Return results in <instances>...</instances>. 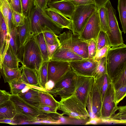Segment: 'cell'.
I'll use <instances>...</instances> for the list:
<instances>
[{
    "mask_svg": "<svg viewBox=\"0 0 126 126\" xmlns=\"http://www.w3.org/2000/svg\"><path fill=\"white\" fill-rule=\"evenodd\" d=\"M126 67V45L124 43L109 49L107 56V74L111 81Z\"/></svg>",
    "mask_w": 126,
    "mask_h": 126,
    "instance_id": "cell-3",
    "label": "cell"
},
{
    "mask_svg": "<svg viewBox=\"0 0 126 126\" xmlns=\"http://www.w3.org/2000/svg\"><path fill=\"white\" fill-rule=\"evenodd\" d=\"M17 28L19 49L25 44L32 35L28 17H26L25 24L24 25Z\"/></svg>",
    "mask_w": 126,
    "mask_h": 126,
    "instance_id": "cell-25",
    "label": "cell"
},
{
    "mask_svg": "<svg viewBox=\"0 0 126 126\" xmlns=\"http://www.w3.org/2000/svg\"><path fill=\"white\" fill-rule=\"evenodd\" d=\"M28 17L31 34L36 35L46 32L59 35L63 30L49 17L45 12L38 7L33 6Z\"/></svg>",
    "mask_w": 126,
    "mask_h": 126,
    "instance_id": "cell-2",
    "label": "cell"
},
{
    "mask_svg": "<svg viewBox=\"0 0 126 126\" xmlns=\"http://www.w3.org/2000/svg\"><path fill=\"white\" fill-rule=\"evenodd\" d=\"M86 42L88 45V59H94L97 51L96 41L92 39Z\"/></svg>",
    "mask_w": 126,
    "mask_h": 126,
    "instance_id": "cell-44",
    "label": "cell"
},
{
    "mask_svg": "<svg viewBox=\"0 0 126 126\" xmlns=\"http://www.w3.org/2000/svg\"><path fill=\"white\" fill-rule=\"evenodd\" d=\"M9 34V46L14 52L17 55L19 49V44L17 28L13 27L10 32Z\"/></svg>",
    "mask_w": 126,
    "mask_h": 126,
    "instance_id": "cell-33",
    "label": "cell"
},
{
    "mask_svg": "<svg viewBox=\"0 0 126 126\" xmlns=\"http://www.w3.org/2000/svg\"><path fill=\"white\" fill-rule=\"evenodd\" d=\"M0 123H4L14 125L13 119L0 118Z\"/></svg>",
    "mask_w": 126,
    "mask_h": 126,
    "instance_id": "cell-54",
    "label": "cell"
},
{
    "mask_svg": "<svg viewBox=\"0 0 126 126\" xmlns=\"http://www.w3.org/2000/svg\"><path fill=\"white\" fill-rule=\"evenodd\" d=\"M96 45L97 50L106 46H110L106 33L101 30L100 31L97 38Z\"/></svg>",
    "mask_w": 126,
    "mask_h": 126,
    "instance_id": "cell-38",
    "label": "cell"
},
{
    "mask_svg": "<svg viewBox=\"0 0 126 126\" xmlns=\"http://www.w3.org/2000/svg\"><path fill=\"white\" fill-rule=\"evenodd\" d=\"M94 79L93 76L77 74L76 89L74 94L86 107L87 98Z\"/></svg>",
    "mask_w": 126,
    "mask_h": 126,
    "instance_id": "cell-11",
    "label": "cell"
},
{
    "mask_svg": "<svg viewBox=\"0 0 126 126\" xmlns=\"http://www.w3.org/2000/svg\"><path fill=\"white\" fill-rule=\"evenodd\" d=\"M23 15L28 17L33 6V0H21Z\"/></svg>",
    "mask_w": 126,
    "mask_h": 126,
    "instance_id": "cell-42",
    "label": "cell"
},
{
    "mask_svg": "<svg viewBox=\"0 0 126 126\" xmlns=\"http://www.w3.org/2000/svg\"><path fill=\"white\" fill-rule=\"evenodd\" d=\"M10 36L8 35L4 16L0 11V51L2 64L3 59L9 46Z\"/></svg>",
    "mask_w": 126,
    "mask_h": 126,
    "instance_id": "cell-19",
    "label": "cell"
},
{
    "mask_svg": "<svg viewBox=\"0 0 126 126\" xmlns=\"http://www.w3.org/2000/svg\"><path fill=\"white\" fill-rule=\"evenodd\" d=\"M118 10L123 32L126 33V0H118Z\"/></svg>",
    "mask_w": 126,
    "mask_h": 126,
    "instance_id": "cell-31",
    "label": "cell"
},
{
    "mask_svg": "<svg viewBox=\"0 0 126 126\" xmlns=\"http://www.w3.org/2000/svg\"><path fill=\"white\" fill-rule=\"evenodd\" d=\"M37 109L41 113V114L42 113H58L57 109L49 106L40 105Z\"/></svg>",
    "mask_w": 126,
    "mask_h": 126,
    "instance_id": "cell-47",
    "label": "cell"
},
{
    "mask_svg": "<svg viewBox=\"0 0 126 126\" xmlns=\"http://www.w3.org/2000/svg\"><path fill=\"white\" fill-rule=\"evenodd\" d=\"M126 95V84L123 85L115 90V100L117 105L123 99Z\"/></svg>",
    "mask_w": 126,
    "mask_h": 126,
    "instance_id": "cell-43",
    "label": "cell"
},
{
    "mask_svg": "<svg viewBox=\"0 0 126 126\" xmlns=\"http://www.w3.org/2000/svg\"><path fill=\"white\" fill-rule=\"evenodd\" d=\"M47 0V1H49V0Z\"/></svg>",
    "mask_w": 126,
    "mask_h": 126,
    "instance_id": "cell-58",
    "label": "cell"
},
{
    "mask_svg": "<svg viewBox=\"0 0 126 126\" xmlns=\"http://www.w3.org/2000/svg\"><path fill=\"white\" fill-rule=\"evenodd\" d=\"M107 56L102 58L98 63L93 76L94 79L98 78L107 73Z\"/></svg>",
    "mask_w": 126,
    "mask_h": 126,
    "instance_id": "cell-34",
    "label": "cell"
},
{
    "mask_svg": "<svg viewBox=\"0 0 126 126\" xmlns=\"http://www.w3.org/2000/svg\"><path fill=\"white\" fill-rule=\"evenodd\" d=\"M0 11L3 15L6 24L8 35L14 27L13 23L11 7L8 0H0Z\"/></svg>",
    "mask_w": 126,
    "mask_h": 126,
    "instance_id": "cell-21",
    "label": "cell"
},
{
    "mask_svg": "<svg viewBox=\"0 0 126 126\" xmlns=\"http://www.w3.org/2000/svg\"><path fill=\"white\" fill-rule=\"evenodd\" d=\"M24 66L12 68L2 64L0 70V74L3 77L4 82L8 83L13 79L19 78Z\"/></svg>",
    "mask_w": 126,
    "mask_h": 126,
    "instance_id": "cell-22",
    "label": "cell"
},
{
    "mask_svg": "<svg viewBox=\"0 0 126 126\" xmlns=\"http://www.w3.org/2000/svg\"><path fill=\"white\" fill-rule=\"evenodd\" d=\"M44 11L49 17L60 28H67L72 31L71 19L56 10L47 8Z\"/></svg>",
    "mask_w": 126,
    "mask_h": 126,
    "instance_id": "cell-16",
    "label": "cell"
},
{
    "mask_svg": "<svg viewBox=\"0 0 126 126\" xmlns=\"http://www.w3.org/2000/svg\"><path fill=\"white\" fill-rule=\"evenodd\" d=\"M118 112L115 113L110 118L122 122L123 124H126V106L118 107Z\"/></svg>",
    "mask_w": 126,
    "mask_h": 126,
    "instance_id": "cell-41",
    "label": "cell"
},
{
    "mask_svg": "<svg viewBox=\"0 0 126 126\" xmlns=\"http://www.w3.org/2000/svg\"><path fill=\"white\" fill-rule=\"evenodd\" d=\"M70 68L69 62L49 60L47 66V81L52 80L55 84Z\"/></svg>",
    "mask_w": 126,
    "mask_h": 126,
    "instance_id": "cell-13",
    "label": "cell"
},
{
    "mask_svg": "<svg viewBox=\"0 0 126 126\" xmlns=\"http://www.w3.org/2000/svg\"></svg>",
    "mask_w": 126,
    "mask_h": 126,
    "instance_id": "cell-60",
    "label": "cell"
},
{
    "mask_svg": "<svg viewBox=\"0 0 126 126\" xmlns=\"http://www.w3.org/2000/svg\"><path fill=\"white\" fill-rule=\"evenodd\" d=\"M43 62L48 61L50 60L47 45L43 33L35 35Z\"/></svg>",
    "mask_w": 126,
    "mask_h": 126,
    "instance_id": "cell-30",
    "label": "cell"
},
{
    "mask_svg": "<svg viewBox=\"0 0 126 126\" xmlns=\"http://www.w3.org/2000/svg\"><path fill=\"white\" fill-rule=\"evenodd\" d=\"M101 123V119L95 117L92 118L86 122L85 125H95Z\"/></svg>",
    "mask_w": 126,
    "mask_h": 126,
    "instance_id": "cell-53",
    "label": "cell"
},
{
    "mask_svg": "<svg viewBox=\"0 0 126 126\" xmlns=\"http://www.w3.org/2000/svg\"><path fill=\"white\" fill-rule=\"evenodd\" d=\"M48 51L50 58H51L56 48L58 46V45H50L46 43Z\"/></svg>",
    "mask_w": 126,
    "mask_h": 126,
    "instance_id": "cell-52",
    "label": "cell"
},
{
    "mask_svg": "<svg viewBox=\"0 0 126 126\" xmlns=\"http://www.w3.org/2000/svg\"><path fill=\"white\" fill-rule=\"evenodd\" d=\"M40 105L47 106L57 109L59 105V102L57 101L51 94L46 92L39 91Z\"/></svg>",
    "mask_w": 126,
    "mask_h": 126,
    "instance_id": "cell-28",
    "label": "cell"
},
{
    "mask_svg": "<svg viewBox=\"0 0 126 126\" xmlns=\"http://www.w3.org/2000/svg\"><path fill=\"white\" fill-rule=\"evenodd\" d=\"M69 62L71 68L77 74L93 77L98 63L94 59H89Z\"/></svg>",
    "mask_w": 126,
    "mask_h": 126,
    "instance_id": "cell-14",
    "label": "cell"
},
{
    "mask_svg": "<svg viewBox=\"0 0 126 126\" xmlns=\"http://www.w3.org/2000/svg\"><path fill=\"white\" fill-rule=\"evenodd\" d=\"M101 30L98 9L97 8L91 15L79 35L85 41L92 39L97 40Z\"/></svg>",
    "mask_w": 126,
    "mask_h": 126,
    "instance_id": "cell-10",
    "label": "cell"
},
{
    "mask_svg": "<svg viewBox=\"0 0 126 126\" xmlns=\"http://www.w3.org/2000/svg\"><path fill=\"white\" fill-rule=\"evenodd\" d=\"M96 86L101 96L102 101L111 80L107 73L96 79H94Z\"/></svg>",
    "mask_w": 126,
    "mask_h": 126,
    "instance_id": "cell-29",
    "label": "cell"
},
{
    "mask_svg": "<svg viewBox=\"0 0 126 126\" xmlns=\"http://www.w3.org/2000/svg\"><path fill=\"white\" fill-rule=\"evenodd\" d=\"M8 0L9 1L10 0Z\"/></svg>",
    "mask_w": 126,
    "mask_h": 126,
    "instance_id": "cell-59",
    "label": "cell"
},
{
    "mask_svg": "<svg viewBox=\"0 0 126 126\" xmlns=\"http://www.w3.org/2000/svg\"><path fill=\"white\" fill-rule=\"evenodd\" d=\"M18 95L28 104L38 110L40 103L39 91L30 88L27 92Z\"/></svg>",
    "mask_w": 126,
    "mask_h": 126,
    "instance_id": "cell-20",
    "label": "cell"
},
{
    "mask_svg": "<svg viewBox=\"0 0 126 126\" xmlns=\"http://www.w3.org/2000/svg\"><path fill=\"white\" fill-rule=\"evenodd\" d=\"M2 64L12 68H16L24 66L22 61L18 57L17 55L14 52L9 46L4 56Z\"/></svg>",
    "mask_w": 126,
    "mask_h": 126,
    "instance_id": "cell-23",
    "label": "cell"
},
{
    "mask_svg": "<svg viewBox=\"0 0 126 126\" xmlns=\"http://www.w3.org/2000/svg\"><path fill=\"white\" fill-rule=\"evenodd\" d=\"M48 8L54 9L71 19L76 6L71 2L63 0H50Z\"/></svg>",
    "mask_w": 126,
    "mask_h": 126,
    "instance_id": "cell-17",
    "label": "cell"
},
{
    "mask_svg": "<svg viewBox=\"0 0 126 126\" xmlns=\"http://www.w3.org/2000/svg\"><path fill=\"white\" fill-rule=\"evenodd\" d=\"M48 2L47 0H33V5L36 7L44 10L48 7Z\"/></svg>",
    "mask_w": 126,
    "mask_h": 126,
    "instance_id": "cell-49",
    "label": "cell"
},
{
    "mask_svg": "<svg viewBox=\"0 0 126 126\" xmlns=\"http://www.w3.org/2000/svg\"><path fill=\"white\" fill-rule=\"evenodd\" d=\"M111 47L106 46L96 51V54L94 58V60L98 62L102 58L107 56L108 51Z\"/></svg>",
    "mask_w": 126,
    "mask_h": 126,
    "instance_id": "cell-45",
    "label": "cell"
},
{
    "mask_svg": "<svg viewBox=\"0 0 126 126\" xmlns=\"http://www.w3.org/2000/svg\"><path fill=\"white\" fill-rule=\"evenodd\" d=\"M102 104L101 96L94 79L86 101V107L88 112L92 113L95 117L100 118Z\"/></svg>",
    "mask_w": 126,
    "mask_h": 126,
    "instance_id": "cell-12",
    "label": "cell"
},
{
    "mask_svg": "<svg viewBox=\"0 0 126 126\" xmlns=\"http://www.w3.org/2000/svg\"><path fill=\"white\" fill-rule=\"evenodd\" d=\"M77 74L71 68L55 84L51 90L46 92L55 96L59 95L61 99L69 97L74 93Z\"/></svg>",
    "mask_w": 126,
    "mask_h": 126,
    "instance_id": "cell-6",
    "label": "cell"
},
{
    "mask_svg": "<svg viewBox=\"0 0 126 126\" xmlns=\"http://www.w3.org/2000/svg\"><path fill=\"white\" fill-rule=\"evenodd\" d=\"M29 86L30 88L33 89H34L39 91H41L46 92L47 90L45 89L42 88L40 86H38L31 85H28Z\"/></svg>",
    "mask_w": 126,
    "mask_h": 126,
    "instance_id": "cell-56",
    "label": "cell"
},
{
    "mask_svg": "<svg viewBox=\"0 0 126 126\" xmlns=\"http://www.w3.org/2000/svg\"><path fill=\"white\" fill-rule=\"evenodd\" d=\"M2 65L1 54L0 51V79L1 78L0 70L1 68Z\"/></svg>",
    "mask_w": 126,
    "mask_h": 126,
    "instance_id": "cell-57",
    "label": "cell"
},
{
    "mask_svg": "<svg viewBox=\"0 0 126 126\" xmlns=\"http://www.w3.org/2000/svg\"><path fill=\"white\" fill-rule=\"evenodd\" d=\"M60 46L68 49L84 59H88V45L86 41L69 30L58 36Z\"/></svg>",
    "mask_w": 126,
    "mask_h": 126,
    "instance_id": "cell-4",
    "label": "cell"
},
{
    "mask_svg": "<svg viewBox=\"0 0 126 126\" xmlns=\"http://www.w3.org/2000/svg\"><path fill=\"white\" fill-rule=\"evenodd\" d=\"M55 85L54 82L51 80H48L45 85V89L47 90L52 89Z\"/></svg>",
    "mask_w": 126,
    "mask_h": 126,
    "instance_id": "cell-55",
    "label": "cell"
},
{
    "mask_svg": "<svg viewBox=\"0 0 126 126\" xmlns=\"http://www.w3.org/2000/svg\"><path fill=\"white\" fill-rule=\"evenodd\" d=\"M107 11L108 17V29L106 32L110 47H117L124 43L122 32L120 29L116 17V10L110 0L104 6Z\"/></svg>",
    "mask_w": 126,
    "mask_h": 126,
    "instance_id": "cell-7",
    "label": "cell"
},
{
    "mask_svg": "<svg viewBox=\"0 0 126 126\" xmlns=\"http://www.w3.org/2000/svg\"><path fill=\"white\" fill-rule=\"evenodd\" d=\"M20 78L22 81L27 85H39L37 72L34 70L24 66Z\"/></svg>",
    "mask_w": 126,
    "mask_h": 126,
    "instance_id": "cell-24",
    "label": "cell"
},
{
    "mask_svg": "<svg viewBox=\"0 0 126 126\" xmlns=\"http://www.w3.org/2000/svg\"><path fill=\"white\" fill-rule=\"evenodd\" d=\"M83 59L69 49L59 46L54 51L49 60L70 62Z\"/></svg>",
    "mask_w": 126,
    "mask_h": 126,
    "instance_id": "cell-18",
    "label": "cell"
},
{
    "mask_svg": "<svg viewBox=\"0 0 126 126\" xmlns=\"http://www.w3.org/2000/svg\"><path fill=\"white\" fill-rule=\"evenodd\" d=\"M11 95L9 92L0 89V105L9 100Z\"/></svg>",
    "mask_w": 126,
    "mask_h": 126,
    "instance_id": "cell-48",
    "label": "cell"
},
{
    "mask_svg": "<svg viewBox=\"0 0 126 126\" xmlns=\"http://www.w3.org/2000/svg\"><path fill=\"white\" fill-rule=\"evenodd\" d=\"M109 0H92L98 9L104 6L106 4Z\"/></svg>",
    "mask_w": 126,
    "mask_h": 126,
    "instance_id": "cell-51",
    "label": "cell"
},
{
    "mask_svg": "<svg viewBox=\"0 0 126 126\" xmlns=\"http://www.w3.org/2000/svg\"><path fill=\"white\" fill-rule=\"evenodd\" d=\"M18 55L24 66L39 71L43 61L35 35L32 34L25 44L19 49Z\"/></svg>",
    "mask_w": 126,
    "mask_h": 126,
    "instance_id": "cell-1",
    "label": "cell"
},
{
    "mask_svg": "<svg viewBox=\"0 0 126 126\" xmlns=\"http://www.w3.org/2000/svg\"><path fill=\"white\" fill-rule=\"evenodd\" d=\"M48 61L43 62L38 72H37L39 86L45 89V85L47 81V66Z\"/></svg>",
    "mask_w": 126,
    "mask_h": 126,
    "instance_id": "cell-32",
    "label": "cell"
},
{
    "mask_svg": "<svg viewBox=\"0 0 126 126\" xmlns=\"http://www.w3.org/2000/svg\"><path fill=\"white\" fill-rule=\"evenodd\" d=\"M101 30L105 32L108 29V17L107 11L105 6L98 9Z\"/></svg>",
    "mask_w": 126,
    "mask_h": 126,
    "instance_id": "cell-35",
    "label": "cell"
},
{
    "mask_svg": "<svg viewBox=\"0 0 126 126\" xmlns=\"http://www.w3.org/2000/svg\"><path fill=\"white\" fill-rule=\"evenodd\" d=\"M58 110L62 111V115L66 114L69 117L78 120H85L89 117L85 106L73 94L71 96L61 99Z\"/></svg>",
    "mask_w": 126,
    "mask_h": 126,
    "instance_id": "cell-5",
    "label": "cell"
},
{
    "mask_svg": "<svg viewBox=\"0 0 126 126\" xmlns=\"http://www.w3.org/2000/svg\"><path fill=\"white\" fill-rule=\"evenodd\" d=\"M96 8L94 3L76 6L71 18L73 33L80 34Z\"/></svg>",
    "mask_w": 126,
    "mask_h": 126,
    "instance_id": "cell-8",
    "label": "cell"
},
{
    "mask_svg": "<svg viewBox=\"0 0 126 126\" xmlns=\"http://www.w3.org/2000/svg\"><path fill=\"white\" fill-rule=\"evenodd\" d=\"M71 2L75 6L94 3L92 0H63Z\"/></svg>",
    "mask_w": 126,
    "mask_h": 126,
    "instance_id": "cell-50",
    "label": "cell"
},
{
    "mask_svg": "<svg viewBox=\"0 0 126 126\" xmlns=\"http://www.w3.org/2000/svg\"><path fill=\"white\" fill-rule=\"evenodd\" d=\"M115 90L126 84V67L118 76L111 81Z\"/></svg>",
    "mask_w": 126,
    "mask_h": 126,
    "instance_id": "cell-36",
    "label": "cell"
},
{
    "mask_svg": "<svg viewBox=\"0 0 126 126\" xmlns=\"http://www.w3.org/2000/svg\"><path fill=\"white\" fill-rule=\"evenodd\" d=\"M14 104L16 113L22 114L37 122V118L41 113L17 95H11L10 99Z\"/></svg>",
    "mask_w": 126,
    "mask_h": 126,
    "instance_id": "cell-15",
    "label": "cell"
},
{
    "mask_svg": "<svg viewBox=\"0 0 126 126\" xmlns=\"http://www.w3.org/2000/svg\"><path fill=\"white\" fill-rule=\"evenodd\" d=\"M16 113L15 105L10 100L0 105V118L13 119Z\"/></svg>",
    "mask_w": 126,
    "mask_h": 126,
    "instance_id": "cell-27",
    "label": "cell"
},
{
    "mask_svg": "<svg viewBox=\"0 0 126 126\" xmlns=\"http://www.w3.org/2000/svg\"><path fill=\"white\" fill-rule=\"evenodd\" d=\"M8 83L12 95H18L26 92L30 88L22 81L20 77L11 80Z\"/></svg>",
    "mask_w": 126,
    "mask_h": 126,
    "instance_id": "cell-26",
    "label": "cell"
},
{
    "mask_svg": "<svg viewBox=\"0 0 126 126\" xmlns=\"http://www.w3.org/2000/svg\"><path fill=\"white\" fill-rule=\"evenodd\" d=\"M14 125L33 124L35 121L22 114L16 113L13 118Z\"/></svg>",
    "mask_w": 126,
    "mask_h": 126,
    "instance_id": "cell-37",
    "label": "cell"
},
{
    "mask_svg": "<svg viewBox=\"0 0 126 126\" xmlns=\"http://www.w3.org/2000/svg\"><path fill=\"white\" fill-rule=\"evenodd\" d=\"M45 40L47 43L50 45H58L60 46L59 39L58 36L51 32H43Z\"/></svg>",
    "mask_w": 126,
    "mask_h": 126,
    "instance_id": "cell-40",
    "label": "cell"
},
{
    "mask_svg": "<svg viewBox=\"0 0 126 126\" xmlns=\"http://www.w3.org/2000/svg\"><path fill=\"white\" fill-rule=\"evenodd\" d=\"M9 2L11 8L14 11L23 15L21 0H10Z\"/></svg>",
    "mask_w": 126,
    "mask_h": 126,
    "instance_id": "cell-46",
    "label": "cell"
},
{
    "mask_svg": "<svg viewBox=\"0 0 126 126\" xmlns=\"http://www.w3.org/2000/svg\"><path fill=\"white\" fill-rule=\"evenodd\" d=\"M115 89L111 80L105 92L102 101L100 118L107 119L111 118L117 109L114 98Z\"/></svg>",
    "mask_w": 126,
    "mask_h": 126,
    "instance_id": "cell-9",
    "label": "cell"
},
{
    "mask_svg": "<svg viewBox=\"0 0 126 126\" xmlns=\"http://www.w3.org/2000/svg\"><path fill=\"white\" fill-rule=\"evenodd\" d=\"M11 8L12 21L14 27H17L24 25L26 17L23 15L15 11Z\"/></svg>",
    "mask_w": 126,
    "mask_h": 126,
    "instance_id": "cell-39",
    "label": "cell"
}]
</instances>
